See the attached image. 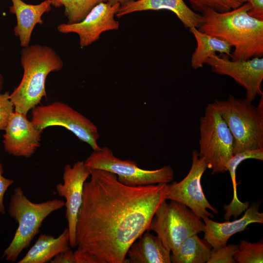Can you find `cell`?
Returning <instances> with one entry per match:
<instances>
[{"instance_id":"8fae6325","label":"cell","mask_w":263,"mask_h":263,"mask_svg":"<svg viewBox=\"0 0 263 263\" xmlns=\"http://www.w3.org/2000/svg\"><path fill=\"white\" fill-rule=\"evenodd\" d=\"M212 54L206 63L217 74L228 75L246 91V99L250 102L257 95L263 94V58L255 57L246 60H229V56L222 54Z\"/></svg>"},{"instance_id":"52a82bcc","label":"cell","mask_w":263,"mask_h":263,"mask_svg":"<svg viewBox=\"0 0 263 263\" xmlns=\"http://www.w3.org/2000/svg\"><path fill=\"white\" fill-rule=\"evenodd\" d=\"M153 231L171 253L188 237L204 232L205 223L191 209L175 201H163L155 212L147 231Z\"/></svg>"},{"instance_id":"4dcf8cb0","label":"cell","mask_w":263,"mask_h":263,"mask_svg":"<svg viewBox=\"0 0 263 263\" xmlns=\"http://www.w3.org/2000/svg\"><path fill=\"white\" fill-rule=\"evenodd\" d=\"M52 6L60 7L64 6L65 9L67 8L71 4L72 0H50Z\"/></svg>"},{"instance_id":"cb8c5ba5","label":"cell","mask_w":263,"mask_h":263,"mask_svg":"<svg viewBox=\"0 0 263 263\" xmlns=\"http://www.w3.org/2000/svg\"><path fill=\"white\" fill-rule=\"evenodd\" d=\"M102 2H105V0H72L70 5L65 9L67 23L82 20L94 7Z\"/></svg>"},{"instance_id":"4316f807","label":"cell","mask_w":263,"mask_h":263,"mask_svg":"<svg viewBox=\"0 0 263 263\" xmlns=\"http://www.w3.org/2000/svg\"><path fill=\"white\" fill-rule=\"evenodd\" d=\"M3 167L0 162V213L4 214L5 212L4 205V196L8 188L13 184L12 179L5 177L3 175Z\"/></svg>"},{"instance_id":"277c9868","label":"cell","mask_w":263,"mask_h":263,"mask_svg":"<svg viewBox=\"0 0 263 263\" xmlns=\"http://www.w3.org/2000/svg\"><path fill=\"white\" fill-rule=\"evenodd\" d=\"M257 106L229 94L226 100L213 102L232 135L233 154L263 149V94Z\"/></svg>"},{"instance_id":"5b68a950","label":"cell","mask_w":263,"mask_h":263,"mask_svg":"<svg viewBox=\"0 0 263 263\" xmlns=\"http://www.w3.org/2000/svg\"><path fill=\"white\" fill-rule=\"evenodd\" d=\"M65 202L55 199L36 203L31 201L20 187L16 188L11 197L8 212L18 224L12 240L5 249L2 259L15 262L21 252L30 245L38 233L43 221L52 212L65 206Z\"/></svg>"},{"instance_id":"9c48e42d","label":"cell","mask_w":263,"mask_h":263,"mask_svg":"<svg viewBox=\"0 0 263 263\" xmlns=\"http://www.w3.org/2000/svg\"><path fill=\"white\" fill-rule=\"evenodd\" d=\"M31 121L41 131L51 126L63 127L90 145L93 150L101 148L97 142L99 134L97 126L66 103L56 101L36 106L32 110Z\"/></svg>"},{"instance_id":"484cf974","label":"cell","mask_w":263,"mask_h":263,"mask_svg":"<svg viewBox=\"0 0 263 263\" xmlns=\"http://www.w3.org/2000/svg\"><path fill=\"white\" fill-rule=\"evenodd\" d=\"M8 92L0 93V131L4 130L15 112Z\"/></svg>"},{"instance_id":"f1b7e54d","label":"cell","mask_w":263,"mask_h":263,"mask_svg":"<svg viewBox=\"0 0 263 263\" xmlns=\"http://www.w3.org/2000/svg\"><path fill=\"white\" fill-rule=\"evenodd\" d=\"M74 253L76 263H100L94 255L80 249L77 248Z\"/></svg>"},{"instance_id":"5bb4252c","label":"cell","mask_w":263,"mask_h":263,"mask_svg":"<svg viewBox=\"0 0 263 263\" xmlns=\"http://www.w3.org/2000/svg\"><path fill=\"white\" fill-rule=\"evenodd\" d=\"M4 131V148L10 154L29 158L40 146L42 131L28 119L27 115L15 111Z\"/></svg>"},{"instance_id":"4fadbf2b","label":"cell","mask_w":263,"mask_h":263,"mask_svg":"<svg viewBox=\"0 0 263 263\" xmlns=\"http://www.w3.org/2000/svg\"><path fill=\"white\" fill-rule=\"evenodd\" d=\"M91 169L84 162L78 161L72 166L64 168L62 183L57 184V194L65 198L66 218L68 223L70 246L76 247L75 228L79 209L82 202L83 186L90 176Z\"/></svg>"},{"instance_id":"2e32d148","label":"cell","mask_w":263,"mask_h":263,"mask_svg":"<svg viewBox=\"0 0 263 263\" xmlns=\"http://www.w3.org/2000/svg\"><path fill=\"white\" fill-rule=\"evenodd\" d=\"M161 10L172 12L187 28H199L204 22L201 15L193 11L184 0H135L120 5L115 15L120 18L135 12Z\"/></svg>"},{"instance_id":"ac0fdd59","label":"cell","mask_w":263,"mask_h":263,"mask_svg":"<svg viewBox=\"0 0 263 263\" xmlns=\"http://www.w3.org/2000/svg\"><path fill=\"white\" fill-rule=\"evenodd\" d=\"M128 263H170L171 251L156 235L146 231L130 246Z\"/></svg>"},{"instance_id":"e0dca14e","label":"cell","mask_w":263,"mask_h":263,"mask_svg":"<svg viewBox=\"0 0 263 263\" xmlns=\"http://www.w3.org/2000/svg\"><path fill=\"white\" fill-rule=\"evenodd\" d=\"M9 11L16 17L17 24L13 31L18 37L20 45L25 47L30 45L32 32L37 24H42L43 15L51 10L50 0H45L37 4H28L22 0H11Z\"/></svg>"},{"instance_id":"7402d4cb","label":"cell","mask_w":263,"mask_h":263,"mask_svg":"<svg viewBox=\"0 0 263 263\" xmlns=\"http://www.w3.org/2000/svg\"><path fill=\"white\" fill-rule=\"evenodd\" d=\"M236 263H262L263 262V241L251 243L242 240L233 254Z\"/></svg>"},{"instance_id":"ba28073f","label":"cell","mask_w":263,"mask_h":263,"mask_svg":"<svg viewBox=\"0 0 263 263\" xmlns=\"http://www.w3.org/2000/svg\"><path fill=\"white\" fill-rule=\"evenodd\" d=\"M84 163L90 169L105 170L115 174L121 183L129 186L168 184L174 178V171L170 166L154 170L142 169L134 161L117 158L107 147L93 150Z\"/></svg>"},{"instance_id":"d6a6232c","label":"cell","mask_w":263,"mask_h":263,"mask_svg":"<svg viewBox=\"0 0 263 263\" xmlns=\"http://www.w3.org/2000/svg\"><path fill=\"white\" fill-rule=\"evenodd\" d=\"M4 79L2 74L0 73V92L2 89L3 85Z\"/></svg>"},{"instance_id":"8992f818","label":"cell","mask_w":263,"mask_h":263,"mask_svg":"<svg viewBox=\"0 0 263 263\" xmlns=\"http://www.w3.org/2000/svg\"><path fill=\"white\" fill-rule=\"evenodd\" d=\"M200 156L206 161L212 174L227 171L233 155L234 140L229 129L213 103L208 104L200 119Z\"/></svg>"},{"instance_id":"44dd1931","label":"cell","mask_w":263,"mask_h":263,"mask_svg":"<svg viewBox=\"0 0 263 263\" xmlns=\"http://www.w3.org/2000/svg\"><path fill=\"white\" fill-rule=\"evenodd\" d=\"M211 245L195 234L185 240L176 251L171 253L173 263H205L209 260Z\"/></svg>"},{"instance_id":"3957f363","label":"cell","mask_w":263,"mask_h":263,"mask_svg":"<svg viewBox=\"0 0 263 263\" xmlns=\"http://www.w3.org/2000/svg\"><path fill=\"white\" fill-rule=\"evenodd\" d=\"M20 61L23 76L10 97L15 111L27 115L46 97L45 83L48 75L60 71L64 63L52 47L37 44L23 48Z\"/></svg>"},{"instance_id":"1f68e13d","label":"cell","mask_w":263,"mask_h":263,"mask_svg":"<svg viewBox=\"0 0 263 263\" xmlns=\"http://www.w3.org/2000/svg\"><path fill=\"white\" fill-rule=\"evenodd\" d=\"M134 0H105V2H109L113 4L118 3L120 5H122L125 3Z\"/></svg>"},{"instance_id":"d4e9b609","label":"cell","mask_w":263,"mask_h":263,"mask_svg":"<svg viewBox=\"0 0 263 263\" xmlns=\"http://www.w3.org/2000/svg\"><path fill=\"white\" fill-rule=\"evenodd\" d=\"M238 248V245L230 244L212 248L209 260L207 263H235L233 254Z\"/></svg>"},{"instance_id":"9a60e30c","label":"cell","mask_w":263,"mask_h":263,"mask_svg":"<svg viewBox=\"0 0 263 263\" xmlns=\"http://www.w3.org/2000/svg\"><path fill=\"white\" fill-rule=\"evenodd\" d=\"M257 203H252L245 209L241 218L231 222H217L210 218L203 220L205 223L204 238L212 248L226 245L232 235L244 231L250 224L263 223V213L260 212Z\"/></svg>"},{"instance_id":"30bf717a","label":"cell","mask_w":263,"mask_h":263,"mask_svg":"<svg viewBox=\"0 0 263 263\" xmlns=\"http://www.w3.org/2000/svg\"><path fill=\"white\" fill-rule=\"evenodd\" d=\"M192 156L191 168L186 176L179 182L167 184L165 199L185 205L202 220L211 218L213 215L208 209L215 214L218 213V210L208 201L201 183V178L207 169V165L197 150H193Z\"/></svg>"},{"instance_id":"d6986e66","label":"cell","mask_w":263,"mask_h":263,"mask_svg":"<svg viewBox=\"0 0 263 263\" xmlns=\"http://www.w3.org/2000/svg\"><path fill=\"white\" fill-rule=\"evenodd\" d=\"M68 228L56 238L41 234L35 244L18 263H46L58 253L70 248Z\"/></svg>"},{"instance_id":"603a6c76","label":"cell","mask_w":263,"mask_h":263,"mask_svg":"<svg viewBox=\"0 0 263 263\" xmlns=\"http://www.w3.org/2000/svg\"><path fill=\"white\" fill-rule=\"evenodd\" d=\"M194 12H202L207 9L223 13L236 9L247 0H187Z\"/></svg>"},{"instance_id":"7a4b0ae2","label":"cell","mask_w":263,"mask_h":263,"mask_svg":"<svg viewBox=\"0 0 263 263\" xmlns=\"http://www.w3.org/2000/svg\"><path fill=\"white\" fill-rule=\"evenodd\" d=\"M250 4L246 2L229 11L220 13L210 9L202 12L201 32L221 38L234 49L232 60H246L263 55V20L249 16Z\"/></svg>"},{"instance_id":"f546056e","label":"cell","mask_w":263,"mask_h":263,"mask_svg":"<svg viewBox=\"0 0 263 263\" xmlns=\"http://www.w3.org/2000/svg\"><path fill=\"white\" fill-rule=\"evenodd\" d=\"M51 263H76L74 253L70 248L55 256Z\"/></svg>"},{"instance_id":"6da1fadb","label":"cell","mask_w":263,"mask_h":263,"mask_svg":"<svg viewBox=\"0 0 263 263\" xmlns=\"http://www.w3.org/2000/svg\"><path fill=\"white\" fill-rule=\"evenodd\" d=\"M75 228L77 248L100 263H126L131 244L148 230L165 199L166 183L129 186L109 171L90 169Z\"/></svg>"},{"instance_id":"7c38bea8","label":"cell","mask_w":263,"mask_h":263,"mask_svg":"<svg viewBox=\"0 0 263 263\" xmlns=\"http://www.w3.org/2000/svg\"><path fill=\"white\" fill-rule=\"evenodd\" d=\"M120 4L102 2L94 7L81 21L73 23H62L57 27L62 34L75 33L79 37L81 48L90 45L97 41L101 34L106 31L117 30L118 22L114 17Z\"/></svg>"},{"instance_id":"ffe728a7","label":"cell","mask_w":263,"mask_h":263,"mask_svg":"<svg viewBox=\"0 0 263 263\" xmlns=\"http://www.w3.org/2000/svg\"><path fill=\"white\" fill-rule=\"evenodd\" d=\"M189 30L197 42V47L190 60L193 69L196 70L203 67L207 59L217 52L231 57L232 46L226 41L203 33L195 27Z\"/></svg>"},{"instance_id":"83f0119b","label":"cell","mask_w":263,"mask_h":263,"mask_svg":"<svg viewBox=\"0 0 263 263\" xmlns=\"http://www.w3.org/2000/svg\"><path fill=\"white\" fill-rule=\"evenodd\" d=\"M250 4L248 14L255 19L263 20V0H247Z\"/></svg>"}]
</instances>
